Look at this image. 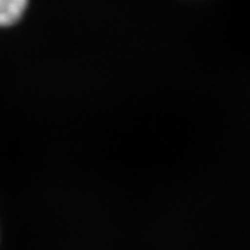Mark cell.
<instances>
[{"instance_id": "6da1fadb", "label": "cell", "mask_w": 250, "mask_h": 250, "mask_svg": "<svg viewBox=\"0 0 250 250\" xmlns=\"http://www.w3.org/2000/svg\"><path fill=\"white\" fill-rule=\"evenodd\" d=\"M30 0H0V30L14 28L24 20Z\"/></svg>"}]
</instances>
